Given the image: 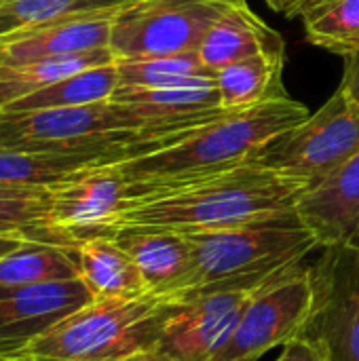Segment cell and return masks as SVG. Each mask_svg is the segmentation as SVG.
Instances as JSON below:
<instances>
[{
	"label": "cell",
	"mask_w": 359,
	"mask_h": 361,
	"mask_svg": "<svg viewBox=\"0 0 359 361\" xmlns=\"http://www.w3.org/2000/svg\"><path fill=\"white\" fill-rule=\"evenodd\" d=\"M309 114L307 106L288 95L250 110L226 112L116 165L135 201L258 161L271 142Z\"/></svg>",
	"instance_id": "cell-1"
},
{
	"label": "cell",
	"mask_w": 359,
	"mask_h": 361,
	"mask_svg": "<svg viewBox=\"0 0 359 361\" xmlns=\"http://www.w3.org/2000/svg\"><path fill=\"white\" fill-rule=\"evenodd\" d=\"M309 190L298 178L260 161L129 203L121 228L201 233L296 212ZM116 231V233H118Z\"/></svg>",
	"instance_id": "cell-2"
},
{
	"label": "cell",
	"mask_w": 359,
	"mask_h": 361,
	"mask_svg": "<svg viewBox=\"0 0 359 361\" xmlns=\"http://www.w3.org/2000/svg\"><path fill=\"white\" fill-rule=\"evenodd\" d=\"M184 235L195 256V283L188 298L212 290L264 283L322 250L298 212Z\"/></svg>",
	"instance_id": "cell-3"
},
{
	"label": "cell",
	"mask_w": 359,
	"mask_h": 361,
	"mask_svg": "<svg viewBox=\"0 0 359 361\" xmlns=\"http://www.w3.org/2000/svg\"><path fill=\"white\" fill-rule=\"evenodd\" d=\"M169 307L150 296L93 298L4 361H125L157 349Z\"/></svg>",
	"instance_id": "cell-4"
},
{
	"label": "cell",
	"mask_w": 359,
	"mask_h": 361,
	"mask_svg": "<svg viewBox=\"0 0 359 361\" xmlns=\"http://www.w3.org/2000/svg\"><path fill=\"white\" fill-rule=\"evenodd\" d=\"M159 135L142 112L121 102L49 108L36 112L0 114V148L36 152H74L127 148Z\"/></svg>",
	"instance_id": "cell-5"
},
{
	"label": "cell",
	"mask_w": 359,
	"mask_h": 361,
	"mask_svg": "<svg viewBox=\"0 0 359 361\" xmlns=\"http://www.w3.org/2000/svg\"><path fill=\"white\" fill-rule=\"evenodd\" d=\"M315 309L313 269L298 264L264 281L248 300L229 343L214 361H258L300 336Z\"/></svg>",
	"instance_id": "cell-6"
},
{
	"label": "cell",
	"mask_w": 359,
	"mask_h": 361,
	"mask_svg": "<svg viewBox=\"0 0 359 361\" xmlns=\"http://www.w3.org/2000/svg\"><path fill=\"white\" fill-rule=\"evenodd\" d=\"M359 152V106L339 89L303 123L271 142L260 163L317 186Z\"/></svg>",
	"instance_id": "cell-7"
},
{
	"label": "cell",
	"mask_w": 359,
	"mask_h": 361,
	"mask_svg": "<svg viewBox=\"0 0 359 361\" xmlns=\"http://www.w3.org/2000/svg\"><path fill=\"white\" fill-rule=\"evenodd\" d=\"M129 203V184L116 163L83 169L49 186L44 243L76 250L89 239L114 237Z\"/></svg>",
	"instance_id": "cell-8"
},
{
	"label": "cell",
	"mask_w": 359,
	"mask_h": 361,
	"mask_svg": "<svg viewBox=\"0 0 359 361\" xmlns=\"http://www.w3.org/2000/svg\"><path fill=\"white\" fill-rule=\"evenodd\" d=\"M233 2L237 0H140L114 15L110 49L116 59L193 53Z\"/></svg>",
	"instance_id": "cell-9"
},
{
	"label": "cell",
	"mask_w": 359,
	"mask_h": 361,
	"mask_svg": "<svg viewBox=\"0 0 359 361\" xmlns=\"http://www.w3.org/2000/svg\"><path fill=\"white\" fill-rule=\"evenodd\" d=\"M260 286L201 292L171 305L154 351L165 361H214Z\"/></svg>",
	"instance_id": "cell-10"
},
{
	"label": "cell",
	"mask_w": 359,
	"mask_h": 361,
	"mask_svg": "<svg viewBox=\"0 0 359 361\" xmlns=\"http://www.w3.org/2000/svg\"><path fill=\"white\" fill-rule=\"evenodd\" d=\"M313 264L315 309L307 334L330 361H359V250L322 247Z\"/></svg>",
	"instance_id": "cell-11"
},
{
	"label": "cell",
	"mask_w": 359,
	"mask_h": 361,
	"mask_svg": "<svg viewBox=\"0 0 359 361\" xmlns=\"http://www.w3.org/2000/svg\"><path fill=\"white\" fill-rule=\"evenodd\" d=\"M91 300V292L78 277L38 286H0V361L30 347Z\"/></svg>",
	"instance_id": "cell-12"
},
{
	"label": "cell",
	"mask_w": 359,
	"mask_h": 361,
	"mask_svg": "<svg viewBox=\"0 0 359 361\" xmlns=\"http://www.w3.org/2000/svg\"><path fill=\"white\" fill-rule=\"evenodd\" d=\"M114 241L138 264L150 298L178 305L195 283L193 245L184 233L165 228H121Z\"/></svg>",
	"instance_id": "cell-13"
},
{
	"label": "cell",
	"mask_w": 359,
	"mask_h": 361,
	"mask_svg": "<svg viewBox=\"0 0 359 361\" xmlns=\"http://www.w3.org/2000/svg\"><path fill=\"white\" fill-rule=\"evenodd\" d=\"M322 247L359 250V152L309 188L296 207Z\"/></svg>",
	"instance_id": "cell-14"
},
{
	"label": "cell",
	"mask_w": 359,
	"mask_h": 361,
	"mask_svg": "<svg viewBox=\"0 0 359 361\" xmlns=\"http://www.w3.org/2000/svg\"><path fill=\"white\" fill-rule=\"evenodd\" d=\"M116 13L74 17L0 38V66H21L47 57L110 49Z\"/></svg>",
	"instance_id": "cell-15"
},
{
	"label": "cell",
	"mask_w": 359,
	"mask_h": 361,
	"mask_svg": "<svg viewBox=\"0 0 359 361\" xmlns=\"http://www.w3.org/2000/svg\"><path fill=\"white\" fill-rule=\"evenodd\" d=\"M176 137V135H174ZM171 137H154L127 148H104V150H74V152H36L0 148V184L8 186H53L83 169L95 165L118 163L138 157L154 146H161Z\"/></svg>",
	"instance_id": "cell-16"
},
{
	"label": "cell",
	"mask_w": 359,
	"mask_h": 361,
	"mask_svg": "<svg viewBox=\"0 0 359 361\" xmlns=\"http://www.w3.org/2000/svg\"><path fill=\"white\" fill-rule=\"evenodd\" d=\"M197 55L201 63L216 74L220 68L254 55L286 57V42L245 0H237L207 27L197 47Z\"/></svg>",
	"instance_id": "cell-17"
},
{
	"label": "cell",
	"mask_w": 359,
	"mask_h": 361,
	"mask_svg": "<svg viewBox=\"0 0 359 361\" xmlns=\"http://www.w3.org/2000/svg\"><path fill=\"white\" fill-rule=\"evenodd\" d=\"M78 279L93 298H146L148 286L133 258L114 241L97 237L76 247Z\"/></svg>",
	"instance_id": "cell-18"
},
{
	"label": "cell",
	"mask_w": 359,
	"mask_h": 361,
	"mask_svg": "<svg viewBox=\"0 0 359 361\" xmlns=\"http://www.w3.org/2000/svg\"><path fill=\"white\" fill-rule=\"evenodd\" d=\"M284 55H254L214 74L220 106L226 112H241L260 104L288 97L284 87Z\"/></svg>",
	"instance_id": "cell-19"
},
{
	"label": "cell",
	"mask_w": 359,
	"mask_h": 361,
	"mask_svg": "<svg viewBox=\"0 0 359 361\" xmlns=\"http://www.w3.org/2000/svg\"><path fill=\"white\" fill-rule=\"evenodd\" d=\"M112 61H116L112 49H97L78 55L47 57L21 66H0V110L57 80Z\"/></svg>",
	"instance_id": "cell-20"
},
{
	"label": "cell",
	"mask_w": 359,
	"mask_h": 361,
	"mask_svg": "<svg viewBox=\"0 0 359 361\" xmlns=\"http://www.w3.org/2000/svg\"><path fill=\"white\" fill-rule=\"evenodd\" d=\"M116 89H118V70H116V61H112L106 66L78 72L36 93H30L4 106L0 114H19V112L49 110V108H70V106L110 102Z\"/></svg>",
	"instance_id": "cell-21"
},
{
	"label": "cell",
	"mask_w": 359,
	"mask_h": 361,
	"mask_svg": "<svg viewBox=\"0 0 359 361\" xmlns=\"http://www.w3.org/2000/svg\"><path fill=\"white\" fill-rule=\"evenodd\" d=\"M78 277L76 250L25 241L11 254L0 258V286H38L51 281H66Z\"/></svg>",
	"instance_id": "cell-22"
},
{
	"label": "cell",
	"mask_w": 359,
	"mask_h": 361,
	"mask_svg": "<svg viewBox=\"0 0 359 361\" xmlns=\"http://www.w3.org/2000/svg\"><path fill=\"white\" fill-rule=\"evenodd\" d=\"M140 0H0V38L49 23L118 13Z\"/></svg>",
	"instance_id": "cell-23"
},
{
	"label": "cell",
	"mask_w": 359,
	"mask_h": 361,
	"mask_svg": "<svg viewBox=\"0 0 359 361\" xmlns=\"http://www.w3.org/2000/svg\"><path fill=\"white\" fill-rule=\"evenodd\" d=\"M305 38L336 55L359 51V0H322L303 15Z\"/></svg>",
	"instance_id": "cell-24"
},
{
	"label": "cell",
	"mask_w": 359,
	"mask_h": 361,
	"mask_svg": "<svg viewBox=\"0 0 359 361\" xmlns=\"http://www.w3.org/2000/svg\"><path fill=\"white\" fill-rule=\"evenodd\" d=\"M118 87H174L197 80L214 78L197 51L163 57H138V59H116Z\"/></svg>",
	"instance_id": "cell-25"
},
{
	"label": "cell",
	"mask_w": 359,
	"mask_h": 361,
	"mask_svg": "<svg viewBox=\"0 0 359 361\" xmlns=\"http://www.w3.org/2000/svg\"><path fill=\"white\" fill-rule=\"evenodd\" d=\"M49 186L0 184V237L44 243Z\"/></svg>",
	"instance_id": "cell-26"
},
{
	"label": "cell",
	"mask_w": 359,
	"mask_h": 361,
	"mask_svg": "<svg viewBox=\"0 0 359 361\" xmlns=\"http://www.w3.org/2000/svg\"><path fill=\"white\" fill-rule=\"evenodd\" d=\"M275 361H330L326 355V349L322 347L320 341L303 332L300 336L292 338L290 343L284 345L281 355Z\"/></svg>",
	"instance_id": "cell-27"
},
{
	"label": "cell",
	"mask_w": 359,
	"mask_h": 361,
	"mask_svg": "<svg viewBox=\"0 0 359 361\" xmlns=\"http://www.w3.org/2000/svg\"><path fill=\"white\" fill-rule=\"evenodd\" d=\"M343 61H345V70H343V78H341L339 91L351 104L359 106V51L358 53L345 55Z\"/></svg>",
	"instance_id": "cell-28"
},
{
	"label": "cell",
	"mask_w": 359,
	"mask_h": 361,
	"mask_svg": "<svg viewBox=\"0 0 359 361\" xmlns=\"http://www.w3.org/2000/svg\"><path fill=\"white\" fill-rule=\"evenodd\" d=\"M322 0H294V4L286 11V17L288 19H298V17H303L311 6H315V4H320Z\"/></svg>",
	"instance_id": "cell-29"
},
{
	"label": "cell",
	"mask_w": 359,
	"mask_h": 361,
	"mask_svg": "<svg viewBox=\"0 0 359 361\" xmlns=\"http://www.w3.org/2000/svg\"><path fill=\"white\" fill-rule=\"evenodd\" d=\"M25 243V239H21V237H0V258L2 256H6V254H11L13 250H17L19 245H23Z\"/></svg>",
	"instance_id": "cell-30"
},
{
	"label": "cell",
	"mask_w": 359,
	"mask_h": 361,
	"mask_svg": "<svg viewBox=\"0 0 359 361\" xmlns=\"http://www.w3.org/2000/svg\"><path fill=\"white\" fill-rule=\"evenodd\" d=\"M273 11H277V13H284L286 15V11L294 4V0H264Z\"/></svg>",
	"instance_id": "cell-31"
},
{
	"label": "cell",
	"mask_w": 359,
	"mask_h": 361,
	"mask_svg": "<svg viewBox=\"0 0 359 361\" xmlns=\"http://www.w3.org/2000/svg\"><path fill=\"white\" fill-rule=\"evenodd\" d=\"M125 361H165L157 351H148V353H140V355H135V357H129V360Z\"/></svg>",
	"instance_id": "cell-32"
}]
</instances>
